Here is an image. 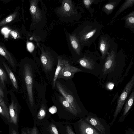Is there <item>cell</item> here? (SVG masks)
Returning a JSON list of instances; mask_svg holds the SVG:
<instances>
[{"instance_id": "obj_1", "label": "cell", "mask_w": 134, "mask_h": 134, "mask_svg": "<svg viewBox=\"0 0 134 134\" xmlns=\"http://www.w3.org/2000/svg\"><path fill=\"white\" fill-rule=\"evenodd\" d=\"M17 77L20 84L21 90L25 96L27 95L29 106L32 115L34 116L36 107L34 105L33 97V77L32 68L28 63L21 61L18 65Z\"/></svg>"}, {"instance_id": "obj_2", "label": "cell", "mask_w": 134, "mask_h": 134, "mask_svg": "<svg viewBox=\"0 0 134 134\" xmlns=\"http://www.w3.org/2000/svg\"><path fill=\"white\" fill-rule=\"evenodd\" d=\"M103 25L96 21H87L79 27L75 34L80 42L81 47H90L100 35Z\"/></svg>"}, {"instance_id": "obj_3", "label": "cell", "mask_w": 134, "mask_h": 134, "mask_svg": "<svg viewBox=\"0 0 134 134\" xmlns=\"http://www.w3.org/2000/svg\"><path fill=\"white\" fill-rule=\"evenodd\" d=\"M59 99L62 107V108L57 110V114L59 119L69 121L79 116L78 114L63 96H60Z\"/></svg>"}, {"instance_id": "obj_4", "label": "cell", "mask_w": 134, "mask_h": 134, "mask_svg": "<svg viewBox=\"0 0 134 134\" xmlns=\"http://www.w3.org/2000/svg\"><path fill=\"white\" fill-rule=\"evenodd\" d=\"M118 49L117 44L112 39L110 49L106 57L102 69L104 74L110 73L114 70L116 64Z\"/></svg>"}, {"instance_id": "obj_5", "label": "cell", "mask_w": 134, "mask_h": 134, "mask_svg": "<svg viewBox=\"0 0 134 134\" xmlns=\"http://www.w3.org/2000/svg\"><path fill=\"white\" fill-rule=\"evenodd\" d=\"M134 85V75L133 74L130 80L126 84L122 93L119 98L116 107L113 115V118L110 125L113 124L117 116L122 109L128 96L132 91Z\"/></svg>"}, {"instance_id": "obj_6", "label": "cell", "mask_w": 134, "mask_h": 134, "mask_svg": "<svg viewBox=\"0 0 134 134\" xmlns=\"http://www.w3.org/2000/svg\"><path fill=\"white\" fill-rule=\"evenodd\" d=\"M55 85L57 89L66 100L71 105L79 115L81 112V110L73 96L59 82L56 81Z\"/></svg>"}, {"instance_id": "obj_7", "label": "cell", "mask_w": 134, "mask_h": 134, "mask_svg": "<svg viewBox=\"0 0 134 134\" xmlns=\"http://www.w3.org/2000/svg\"><path fill=\"white\" fill-rule=\"evenodd\" d=\"M51 115L46 105L42 104L39 108H36L35 114L33 117L34 122L39 126L42 123L49 120Z\"/></svg>"}, {"instance_id": "obj_8", "label": "cell", "mask_w": 134, "mask_h": 134, "mask_svg": "<svg viewBox=\"0 0 134 134\" xmlns=\"http://www.w3.org/2000/svg\"><path fill=\"white\" fill-rule=\"evenodd\" d=\"M10 96L11 103L9 106L8 109L10 116V121L14 124L17 122L18 112L19 104L16 96L12 90L9 92Z\"/></svg>"}, {"instance_id": "obj_9", "label": "cell", "mask_w": 134, "mask_h": 134, "mask_svg": "<svg viewBox=\"0 0 134 134\" xmlns=\"http://www.w3.org/2000/svg\"><path fill=\"white\" fill-rule=\"evenodd\" d=\"M77 134H99L93 127L81 119L76 123H71Z\"/></svg>"}, {"instance_id": "obj_10", "label": "cell", "mask_w": 134, "mask_h": 134, "mask_svg": "<svg viewBox=\"0 0 134 134\" xmlns=\"http://www.w3.org/2000/svg\"><path fill=\"white\" fill-rule=\"evenodd\" d=\"M112 40V39L107 34L100 35L98 43V49L101 53L102 59H104L108 53Z\"/></svg>"}, {"instance_id": "obj_11", "label": "cell", "mask_w": 134, "mask_h": 134, "mask_svg": "<svg viewBox=\"0 0 134 134\" xmlns=\"http://www.w3.org/2000/svg\"><path fill=\"white\" fill-rule=\"evenodd\" d=\"M54 121L50 119L39 126L40 134H59Z\"/></svg>"}, {"instance_id": "obj_12", "label": "cell", "mask_w": 134, "mask_h": 134, "mask_svg": "<svg viewBox=\"0 0 134 134\" xmlns=\"http://www.w3.org/2000/svg\"><path fill=\"white\" fill-rule=\"evenodd\" d=\"M81 71H82L81 70L70 65L68 63L60 71L57 79H70L74 77L75 73Z\"/></svg>"}, {"instance_id": "obj_13", "label": "cell", "mask_w": 134, "mask_h": 134, "mask_svg": "<svg viewBox=\"0 0 134 134\" xmlns=\"http://www.w3.org/2000/svg\"><path fill=\"white\" fill-rule=\"evenodd\" d=\"M59 8L60 12L66 17H70L77 14V11L75 8L74 4L71 0L63 1L62 5Z\"/></svg>"}, {"instance_id": "obj_14", "label": "cell", "mask_w": 134, "mask_h": 134, "mask_svg": "<svg viewBox=\"0 0 134 134\" xmlns=\"http://www.w3.org/2000/svg\"><path fill=\"white\" fill-rule=\"evenodd\" d=\"M38 0L30 1V11L32 19V23L40 21L42 18L41 11L38 5Z\"/></svg>"}, {"instance_id": "obj_15", "label": "cell", "mask_w": 134, "mask_h": 134, "mask_svg": "<svg viewBox=\"0 0 134 134\" xmlns=\"http://www.w3.org/2000/svg\"><path fill=\"white\" fill-rule=\"evenodd\" d=\"M41 51L40 59L43 68L46 71L51 70L53 65V60L50 53L40 48Z\"/></svg>"}, {"instance_id": "obj_16", "label": "cell", "mask_w": 134, "mask_h": 134, "mask_svg": "<svg viewBox=\"0 0 134 134\" xmlns=\"http://www.w3.org/2000/svg\"><path fill=\"white\" fill-rule=\"evenodd\" d=\"M0 55L6 60L13 70L16 72L18 67L16 61L13 55L4 46L0 45Z\"/></svg>"}, {"instance_id": "obj_17", "label": "cell", "mask_w": 134, "mask_h": 134, "mask_svg": "<svg viewBox=\"0 0 134 134\" xmlns=\"http://www.w3.org/2000/svg\"><path fill=\"white\" fill-rule=\"evenodd\" d=\"M59 134H76L73 130L71 122L67 121H55Z\"/></svg>"}, {"instance_id": "obj_18", "label": "cell", "mask_w": 134, "mask_h": 134, "mask_svg": "<svg viewBox=\"0 0 134 134\" xmlns=\"http://www.w3.org/2000/svg\"><path fill=\"white\" fill-rule=\"evenodd\" d=\"M85 120L95 128L101 134H105V129L98 118L89 116L86 117Z\"/></svg>"}, {"instance_id": "obj_19", "label": "cell", "mask_w": 134, "mask_h": 134, "mask_svg": "<svg viewBox=\"0 0 134 134\" xmlns=\"http://www.w3.org/2000/svg\"><path fill=\"white\" fill-rule=\"evenodd\" d=\"M1 63L7 72L14 89L16 92H18L19 88L17 81L13 73L9 66L5 61L2 60Z\"/></svg>"}, {"instance_id": "obj_20", "label": "cell", "mask_w": 134, "mask_h": 134, "mask_svg": "<svg viewBox=\"0 0 134 134\" xmlns=\"http://www.w3.org/2000/svg\"><path fill=\"white\" fill-rule=\"evenodd\" d=\"M69 37L71 44L74 51L77 55H80L81 53L82 48L76 35L75 33L69 34Z\"/></svg>"}, {"instance_id": "obj_21", "label": "cell", "mask_w": 134, "mask_h": 134, "mask_svg": "<svg viewBox=\"0 0 134 134\" xmlns=\"http://www.w3.org/2000/svg\"><path fill=\"white\" fill-rule=\"evenodd\" d=\"M85 54L83 57L79 59L78 62L81 66L87 69L92 70L94 69L95 63L93 59Z\"/></svg>"}, {"instance_id": "obj_22", "label": "cell", "mask_w": 134, "mask_h": 134, "mask_svg": "<svg viewBox=\"0 0 134 134\" xmlns=\"http://www.w3.org/2000/svg\"><path fill=\"white\" fill-rule=\"evenodd\" d=\"M121 0H110L103 6L102 11L107 15L111 14Z\"/></svg>"}, {"instance_id": "obj_23", "label": "cell", "mask_w": 134, "mask_h": 134, "mask_svg": "<svg viewBox=\"0 0 134 134\" xmlns=\"http://www.w3.org/2000/svg\"><path fill=\"white\" fill-rule=\"evenodd\" d=\"M124 20L125 27L129 29L133 33L134 32V10L130 12L121 19Z\"/></svg>"}, {"instance_id": "obj_24", "label": "cell", "mask_w": 134, "mask_h": 134, "mask_svg": "<svg viewBox=\"0 0 134 134\" xmlns=\"http://www.w3.org/2000/svg\"><path fill=\"white\" fill-rule=\"evenodd\" d=\"M134 4V0H126L125 1L117 11L109 23L108 24V25L112 24L115 18L119 15H120L127 9L132 7Z\"/></svg>"}, {"instance_id": "obj_25", "label": "cell", "mask_w": 134, "mask_h": 134, "mask_svg": "<svg viewBox=\"0 0 134 134\" xmlns=\"http://www.w3.org/2000/svg\"><path fill=\"white\" fill-rule=\"evenodd\" d=\"M134 99V90L132 91L130 94L127 100L124 109V110L122 115L119 119V121L124 120L126 115L131 108L133 103Z\"/></svg>"}, {"instance_id": "obj_26", "label": "cell", "mask_w": 134, "mask_h": 134, "mask_svg": "<svg viewBox=\"0 0 134 134\" xmlns=\"http://www.w3.org/2000/svg\"><path fill=\"white\" fill-rule=\"evenodd\" d=\"M69 63V61L65 59H63L60 57H58V64L55 75L53 78V86L54 88L55 85V82L57 79L58 75L62 68Z\"/></svg>"}, {"instance_id": "obj_27", "label": "cell", "mask_w": 134, "mask_h": 134, "mask_svg": "<svg viewBox=\"0 0 134 134\" xmlns=\"http://www.w3.org/2000/svg\"><path fill=\"white\" fill-rule=\"evenodd\" d=\"M19 12L18 9L14 12L0 21V28L2 26L16 21L18 19Z\"/></svg>"}, {"instance_id": "obj_28", "label": "cell", "mask_w": 134, "mask_h": 134, "mask_svg": "<svg viewBox=\"0 0 134 134\" xmlns=\"http://www.w3.org/2000/svg\"><path fill=\"white\" fill-rule=\"evenodd\" d=\"M0 64V86L4 90L5 89V83L8 81L7 74Z\"/></svg>"}, {"instance_id": "obj_29", "label": "cell", "mask_w": 134, "mask_h": 134, "mask_svg": "<svg viewBox=\"0 0 134 134\" xmlns=\"http://www.w3.org/2000/svg\"><path fill=\"white\" fill-rule=\"evenodd\" d=\"M0 114L9 121H10L9 109L4 100L0 103Z\"/></svg>"}, {"instance_id": "obj_30", "label": "cell", "mask_w": 134, "mask_h": 134, "mask_svg": "<svg viewBox=\"0 0 134 134\" xmlns=\"http://www.w3.org/2000/svg\"><path fill=\"white\" fill-rule=\"evenodd\" d=\"M82 1L85 8L90 13H92L94 10H93L91 7V5L93 4H97L100 2L101 0H83Z\"/></svg>"}, {"instance_id": "obj_31", "label": "cell", "mask_w": 134, "mask_h": 134, "mask_svg": "<svg viewBox=\"0 0 134 134\" xmlns=\"http://www.w3.org/2000/svg\"><path fill=\"white\" fill-rule=\"evenodd\" d=\"M30 134H40L39 130L35 123H34V125L33 127L30 128Z\"/></svg>"}, {"instance_id": "obj_32", "label": "cell", "mask_w": 134, "mask_h": 134, "mask_svg": "<svg viewBox=\"0 0 134 134\" xmlns=\"http://www.w3.org/2000/svg\"><path fill=\"white\" fill-rule=\"evenodd\" d=\"M27 48L28 51L31 52L34 50L35 46L32 42H28L27 43Z\"/></svg>"}, {"instance_id": "obj_33", "label": "cell", "mask_w": 134, "mask_h": 134, "mask_svg": "<svg viewBox=\"0 0 134 134\" xmlns=\"http://www.w3.org/2000/svg\"><path fill=\"white\" fill-rule=\"evenodd\" d=\"M4 90L0 86V97L4 101V100H7V98L5 97L6 96L5 94Z\"/></svg>"}, {"instance_id": "obj_34", "label": "cell", "mask_w": 134, "mask_h": 134, "mask_svg": "<svg viewBox=\"0 0 134 134\" xmlns=\"http://www.w3.org/2000/svg\"><path fill=\"white\" fill-rule=\"evenodd\" d=\"M10 35L14 38H19V35L18 33L15 31H12L10 33Z\"/></svg>"}, {"instance_id": "obj_35", "label": "cell", "mask_w": 134, "mask_h": 134, "mask_svg": "<svg viewBox=\"0 0 134 134\" xmlns=\"http://www.w3.org/2000/svg\"><path fill=\"white\" fill-rule=\"evenodd\" d=\"M114 84L112 82H110L108 83L107 85V88L110 90H111L114 87Z\"/></svg>"}, {"instance_id": "obj_36", "label": "cell", "mask_w": 134, "mask_h": 134, "mask_svg": "<svg viewBox=\"0 0 134 134\" xmlns=\"http://www.w3.org/2000/svg\"><path fill=\"white\" fill-rule=\"evenodd\" d=\"M15 131L14 130H12V132L11 133V134H15Z\"/></svg>"}, {"instance_id": "obj_37", "label": "cell", "mask_w": 134, "mask_h": 134, "mask_svg": "<svg viewBox=\"0 0 134 134\" xmlns=\"http://www.w3.org/2000/svg\"><path fill=\"white\" fill-rule=\"evenodd\" d=\"M4 100L1 98L0 97V103Z\"/></svg>"}, {"instance_id": "obj_38", "label": "cell", "mask_w": 134, "mask_h": 134, "mask_svg": "<svg viewBox=\"0 0 134 134\" xmlns=\"http://www.w3.org/2000/svg\"><path fill=\"white\" fill-rule=\"evenodd\" d=\"M130 134H134V133L133 132L132 133H131Z\"/></svg>"}, {"instance_id": "obj_39", "label": "cell", "mask_w": 134, "mask_h": 134, "mask_svg": "<svg viewBox=\"0 0 134 134\" xmlns=\"http://www.w3.org/2000/svg\"><path fill=\"white\" fill-rule=\"evenodd\" d=\"M15 134H17V132H16Z\"/></svg>"}, {"instance_id": "obj_40", "label": "cell", "mask_w": 134, "mask_h": 134, "mask_svg": "<svg viewBox=\"0 0 134 134\" xmlns=\"http://www.w3.org/2000/svg\"></svg>"}]
</instances>
